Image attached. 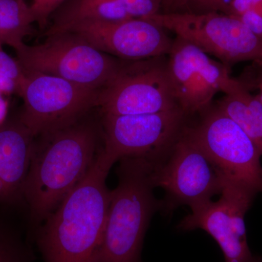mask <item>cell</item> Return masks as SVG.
I'll return each mask as SVG.
<instances>
[{
  "mask_svg": "<svg viewBox=\"0 0 262 262\" xmlns=\"http://www.w3.org/2000/svg\"><path fill=\"white\" fill-rule=\"evenodd\" d=\"M103 146L101 115L35 138L24 187L25 208L34 229L56 210L94 166Z\"/></svg>",
  "mask_w": 262,
  "mask_h": 262,
  "instance_id": "6da1fadb",
  "label": "cell"
},
{
  "mask_svg": "<svg viewBox=\"0 0 262 262\" xmlns=\"http://www.w3.org/2000/svg\"><path fill=\"white\" fill-rule=\"evenodd\" d=\"M113 166L101 151L83 180L34 229L29 239L45 262H94L107 218L106 178Z\"/></svg>",
  "mask_w": 262,
  "mask_h": 262,
  "instance_id": "7a4b0ae2",
  "label": "cell"
},
{
  "mask_svg": "<svg viewBox=\"0 0 262 262\" xmlns=\"http://www.w3.org/2000/svg\"><path fill=\"white\" fill-rule=\"evenodd\" d=\"M117 187L111 190L102 242L94 262H142L141 252L151 218L161 211L155 198L153 160L125 157L119 160Z\"/></svg>",
  "mask_w": 262,
  "mask_h": 262,
  "instance_id": "3957f363",
  "label": "cell"
},
{
  "mask_svg": "<svg viewBox=\"0 0 262 262\" xmlns=\"http://www.w3.org/2000/svg\"><path fill=\"white\" fill-rule=\"evenodd\" d=\"M34 46L15 50L23 72L60 77L86 89L102 91L117 75L125 60L96 49L70 32L46 36Z\"/></svg>",
  "mask_w": 262,
  "mask_h": 262,
  "instance_id": "277c9868",
  "label": "cell"
},
{
  "mask_svg": "<svg viewBox=\"0 0 262 262\" xmlns=\"http://www.w3.org/2000/svg\"><path fill=\"white\" fill-rule=\"evenodd\" d=\"M186 134L222 174L225 184L262 193L259 151L241 127L215 104L191 117Z\"/></svg>",
  "mask_w": 262,
  "mask_h": 262,
  "instance_id": "5b68a950",
  "label": "cell"
},
{
  "mask_svg": "<svg viewBox=\"0 0 262 262\" xmlns=\"http://www.w3.org/2000/svg\"><path fill=\"white\" fill-rule=\"evenodd\" d=\"M152 179L155 188L165 191L160 211L165 215L179 206L192 210L201 206L221 194L225 186L222 174L185 128L168 152L153 161Z\"/></svg>",
  "mask_w": 262,
  "mask_h": 262,
  "instance_id": "8992f818",
  "label": "cell"
},
{
  "mask_svg": "<svg viewBox=\"0 0 262 262\" xmlns=\"http://www.w3.org/2000/svg\"><path fill=\"white\" fill-rule=\"evenodd\" d=\"M100 92L55 76L24 72L18 92L24 101L19 118L34 137L46 135L98 108Z\"/></svg>",
  "mask_w": 262,
  "mask_h": 262,
  "instance_id": "52a82bcc",
  "label": "cell"
},
{
  "mask_svg": "<svg viewBox=\"0 0 262 262\" xmlns=\"http://www.w3.org/2000/svg\"><path fill=\"white\" fill-rule=\"evenodd\" d=\"M148 18L229 67L242 61L262 63V39L236 17L159 13Z\"/></svg>",
  "mask_w": 262,
  "mask_h": 262,
  "instance_id": "ba28073f",
  "label": "cell"
},
{
  "mask_svg": "<svg viewBox=\"0 0 262 262\" xmlns=\"http://www.w3.org/2000/svg\"><path fill=\"white\" fill-rule=\"evenodd\" d=\"M169 77L168 56L125 60L115 78L100 92L101 115H134L178 108Z\"/></svg>",
  "mask_w": 262,
  "mask_h": 262,
  "instance_id": "9c48e42d",
  "label": "cell"
},
{
  "mask_svg": "<svg viewBox=\"0 0 262 262\" xmlns=\"http://www.w3.org/2000/svg\"><path fill=\"white\" fill-rule=\"evenodd\" d=\"M190 117L179 107L144 115H101V152L113 165L125 157L161 158L178 141Z\"/></svg>",
  "mask_w": 262,
  "mask_h": 262,
  "instance_id": "30bf717a",
  "label": "cell"
},
{
  "mask_svg": "<svg viewBox=\"0 0 262 262\" xmlns=\"http://www.w3.org/2000/svg\"><path fill=\"white\" fill-rule=\"evenodd\" d=\"M167 56L177 104L189 117L208 108L217 93L227 94L239 84L231 77V67L182 37L176 36Z\"/></svg>",
  "mask_w": 262,
  "mask_h": 262,
  "instance_id": "8fae6325",
  "label": "cell"
},
{
  "mask_svg": "<svg viewBox=\"0 0 262 262\" xmlns=\"http://www.w3.org/2000/svg\"><path fill=\"white\" fill-rule=\"evenodd\" d=\"M256 193L225 184L218 201H210L191 210L177 227L183 231H206L222 249L225 262H262L248 247L245 216Z\"/></svg>",
  "mask_w": 262,
  "mask_h": 262,
  "instance_id": "7c38bea8",
  "label": "cell"
},
{
  "mask_svg": "<svg viewBox=\"0 0 262 262\" xmlns=\"http://www.w3.org/2000/svg\"><path fill=\"white\" fill-rule=\"evenodd\" d=\"M166 31L146 18L117 22H79L46 36L70 32L106 54L134 61L167 56L173 39Z\"/></svg>",
  "mask_w": 262,
  "mask_h": 262,
  "instance_id": "4fadbf2b",
  "label": "cell"
},
{
  "mask_svg": "<svg viewBox=\"0 0 262 262\" xmlns=\"http://www.w3.org/2000/svg\"><path fill=\"white\" fill-rule=\"evenodd\" d=\"M35 137L16 116L0 125V207L25 208L24 187Z\"/></svg>",
  "mask_w": 262,
  "mask_h": 262,
  "instance_id": "5bb4252c",
  "label": "cell"
},
{
  "mask_svg": "<svg viewBox=\"0 0 262 262\" xmlns=\"http://www.w3.org/2000/svg\"><path fill=\"white\" fill-rule=\"evenodd\" d=\"M162 3L163 0H67L52 15L44 36L79 22L148 18L161 12Z\"/></svg>",
  "mask_w": 262,
  "mask_h": 262,
  "instance_id": "9a60e30c",
  "label": "cell"
},
{
  "mask_svg": "<svg viewBox=\"0 0 262 262\" xmlns=\"http://www.w3.org/2000/svg\"><path fill=\"white\" fill-rule=\"evenodd\" d=\"M239 81L215 105L241 127L262 156V102L258 94H251L247 86Z\"/></svg>",
  "mask_w": 262,
  "mask_h": 262,
  "instance_id": "2e32d148",
  "label": "cell"
},
{
  "mask_svg": "<svg viewBox=\"0 0 262 262\" xmlns=\"http://www.w3.org/2000/svg\"><path fill=\"white\" fill-rule=\"evenodd\" d=\"M33 20L25 0H0V43L16 50L32 33Z\"/></svg>",
  "mask_w": 262,
  "mask_h": 262,
  "instance_id": "e0dca14e",
  "label": "cell"
},
{
  "mask_svg": "<svg viewBox=\"0 0 262 262\" xmlns=\"http://www.w3.org/2000/svg\"><path fill=\"white\" fill-rule=\"evenodd\" d=\"M0 207V262H34L36 255L29 237Z\"/></svg>",
  "mask_w": 262,
  "mask_h": 262,
  "instance_id": "ac0fdd59",
  "label": "cell"
},
{
  "mask_svg": "<svg viewBox=\"0 0 262 262\" xmlns=\"http://www.w3.org/2000/svg\"><path fill=\"white\" fill-rule=\"evenodd\" d=\"M3 46L0 43V93L7 95L18 94L24 72L17 60L5 53Z\"/></svg>",
  "mask_w": 262,
  "mask_h": 262,
  "instance_id": "d6986e66",
  "label": "cell"
},
{
  "mask_svg": "<svg viewBox=\"0 0 262 262\" xmlns=\"http://www.w3.org/2000/svg\"><path fill=\"white\" fill-rule=\"evenodd\" d=\"M230 2L231 0H177L169 13L189 14L222 13L225 14Z\"/></svg>",
  "mask_w": 262,
  "mask_h": 262,
  "instance_id": "ffe728a7",
  "label": "cell"
},
{
  "mask_svg": "<svg viewBox=\"0 0 262 262\" xmlns=\"http://www.w3.org/2000/svg\"><path fill=\"white\" fill-rule=\"evenodd\" d=\"M67 0H32V3L28 5L33 23L37 24L41 30H46L49 27L52 15Z\"/></svg>",
  "mask_w": 262,
  "mask_h": 262,
  "instance_id": "44dd1931",
  "label": "cell"
},
{
  "mask_svg": "<svg viewBox=\"0 0 262 262\" xmlns=\"http://www.w3.org/2000/svg\"><path fill=\"white\" fill-rule=\"evenodd\" d=\"M244 73L239 77L250 91L258 89L262 102V63H253L251 67L246 69Z\"/></svg>",
  "mask_w": 262,
  "mask_h": 262,
  "instance_id": "7402d4cb",
  "label": "cell"
},
{
  "mask_svg": "<svg viewBox=\"0 0 262 262\" xmlns=\"http://www.w3.org/2000/svg\"><path fill=\"white\" fill-rule=\"evenodd\" d=\"M239 19L258 38L262 39V14L252 9L239 17Z\"/></svg>",
  "mask_w": 262,
  "mask_h": 262,
  "instance_id": "603a6c76",
  "label": "cell"
},
{
  "mask_svg": "<svg viewBox=\"0 0 262 262\" xmlns=\"http://www.w3.org/2000/svg\"><path fill=\"white\" fill-rule=\"evenodd\" d=\"M252 8V0H231L225 14L239 17Z\"/></svg>",
  "mask_w": 262,
  "mask_h": 262,
  "instance_id": "cb8c5ba5",
  "label": "cell"
},
{
  "mask_svg": "<svg viewBox=\"0 0 262 262\" xmlns=\"http://www.w3.org/2000/svg\"><path fill=\"white\" fill-rule=\"evenodd\" d=\"M0 93V125L6 120L7 118V103L3 99Z\"/></svg>",
  "mask_w": 262,
  "mask_h": 262,
  "instance_id": "d4e9b609",
  "label": "cell"
},
{
  "mask_svg": "<svg viewBox=\"0 0 262 262\" xmlns=\"http://www.w3.org/2000/svg\"><path fill=\"white\" fill-rule=\"evenodd\" d=\"M177 0H163L162 9L160 13H169L173 5Z\"/></svg>",
  "mask_w": 262,
  "mask_h": 262,
  "instance_id": "484cf974",
  "label": "cell"
},
{
  "mask_svg": "<svg viewBox=\"0 0 262 262\" xmlns=\"http://www.w3.org/2000/svg\"><path fill=\"white\" fill-rule=\"evenodd\" d=\"M260 4H262V0H252V8Z\"/></svg>",
  "mask_w": 262,
  "mask_h": 262,
  "instance_id": "4316f807",
  "label": "cell"
}]
</instances>
